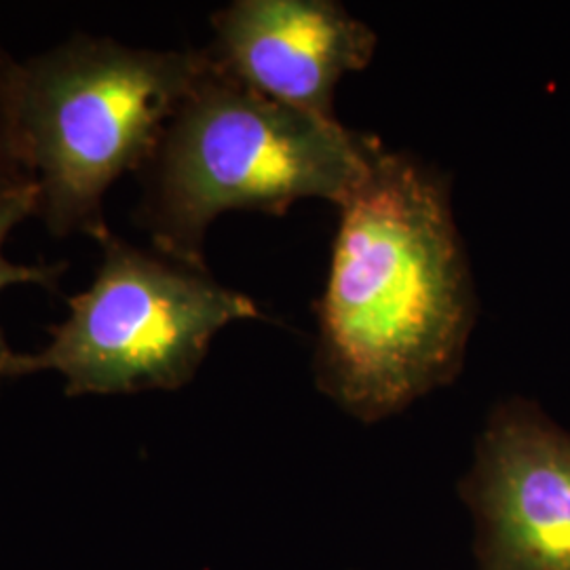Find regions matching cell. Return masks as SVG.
<instances>
[{
    "label": "cell",
    "instance_id": "3",
    "mask_svg": "<svg viewBox=\"0 0 570 570\" xmlns=\"http://www.w3.org/2000/svg\"><path fill=\"white\" fill-rule=\"evenodd\" d=\"M205 68V51L87 35L21 61L18 129L51 235L98 239L108 230L106 193L142 171Z\"/></svg>",
    "mask_w": 570,
    "mask_h": 570
},
{
    "label": "cell",
    "instance_id": "1",
    "mask_svg": "<svg viewBox=\"0 0 570 570\" xmlns=\"http://www.w3.org/2000/svg\"><path fill=\"white\" fill-rule=\"evenodd\" d=\"M475 320L449 180L376 144L338 205L315 385L351 419L381 423L456 381Z\"/></svg>",
    "mask_w": 570,
    "mask_h": 570
},
{
    "label": "cell",
    "instance_id": "4",
    "mask_svg": "<svg viewBox=\"0 0 570 570\" xmlns=\"http://www.w3.org/2000/svg\"><path fill=\"white\" fill-rule=\"evenodd\" d=\"M102 258L94 284L68 298L39 353L9 351L0 379L56 370L66 395H119L188 385L212 341L233 322L261 320L258 305L218 284L207 268L129 244L110 228L96 239Z\"/></svg>",
    "mask_w": 570,
    "mask_h": 570
},
{
    "label": "cell",
    "instance_id": "5",
    "mask_svg": "<svg viewBox=\"0 0 570 570\" xmlns=\"http://www.w3.org/2000/svg\"><path fill=\"white\" fill-rule=\"evenodd\" d=\"M456 490L478 570H570V431L534 402L492 407Z\"/></svg>",
    "mask_w": 570,
    "mask_h": 570
},
{
    "label": "cell",
    "instance_id": "6",
    "mask_svg": "<svg viewBox=\"0 0 570 570\" xmlns=\"http://www.w3.org/2000/svg\"><path fill=\"white\" fill-rule=\"evenodd\" d=\"M207 60L228 79L324 121H338L334 96L364 70L376 32L334 0H235L212 16Z\"/></svg>",
    "mask_w": 570,
    "mask_h": 570
},
{
    "label": "cell",
    "instance_id": "7",
    "mask_svg": "<svg viewBox=\"0 0 570 570\" xmlns=\"http://www.w3.org/2000/svg\"><path fill=\"white\" fill-rule=\"evenodd\" d=\"M39 184L30 183L11 184L0 186V292L9 285H41L45 289L56 292L63 271L68 263H53V265H16L4 254L2 247L9 237V233L21 225L30 216H39ZM11 348L4 341L2 327H0V357L7 355Z\"/></svg>",
    "mask_w": 570,
    "mask_h": 570
},
{
    "label": "cell",
    "instance_id": "8",
    "mask_svg": "<svg viewBox=\"0 0 570 570\" xmlns=\"http://www.w3.org/2000/svg\"><path fill=\"white\" fill-rule=\"evenodd\" d=\"M20 63L0 45V186L35 180L18 129Z\"/></svg>",
    "mask_w": 570,
    "mask_h": 570
},
{
    "label": "cell",
    "instance_id": "2",
    "mask_svg": "<svg viewBox=\"0 0 570 570\" xmlns=\"http://www.w3.org/2000/svg\"><path fill=\"white\" fill-rule=\"evenodd\" d=\"M376 144L341 121L273 102L207 60L140 171L134 220L165 256L207 268L205 237L216 218L284 216L305 199L338 207L364 178Z\"/></svg>",
    "mask_w": 570,
    "mask_h": 570
}]
</instances>
